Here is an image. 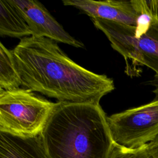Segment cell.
<instances>
[{"label": "cell", "mask_w": 158, "mask_h": 158, "mask_svg": "<svg viewBox=\"0 0 158 158\" xmlns=\"http://www.w3.org/2000/svg\"><path fill=\"white\" fill-rule=\"evenodd\" d=\"M12 51L22 86L58 102L99 104L115 89L112 78L80 66L51 39L25 37Z\"/></svg>", "instance_id": "6da1fadb"}, {"label": "cell", "mask_w": 158, "mask_h": 158, "mask_svg": "<svg viewBox=\"0 0 158 158\" xmlns=\"http://www.w3.org/2000/svg\"><path fill=\"white\" fill-rule=\"evenodd\" d=\"M41 135L50 158H110L115 144L94 103L57 102Z\"/></svg>", "instance_id": "7a4b0ae2"}, {"label": "cell", "mask_w": 158, "mask_h": 158, "mask_svg": "<svg viewBox=\"0 0 158 158\" xmlns=\"http://www.w3.org/2000/svg\"><path fill=\"white\" fill-rule=\"evenodd\" d=\"M57 106L28 89H0V131L40 135Z\"/></svg>", "instance_id": "3957f363"}, {"label": "cell", "mask_w": 158, "mask_h": 158, "mask_svg": "<svg viewBox=\"0 0 158 158\" xmlns=\"http://www.w3.org/2000/svg\"><path fill=\"white\" fill-rule=\"evenodd\" d=\"M94 25L107 38L114 49L127 64L128 75L138 74V67L146 66L158 73V41L146 36L136 37L135 26L99 19H91Z\"/></svg>", "instance_id": "277c9868"}, {"label": "cell", "mask_w": 158, "mask_h": 158, "mask_svg": "<svg viewBox=\"0 0 158 158\" xmlns=\"http://www.w3.org/2000/svg\"><path fill=\"white\" fill-rule=\"evenodd\" d=\"M107 122L115 144L131 149L149 144L158 136V98L114 114Z\"/></svg>", "instance_id": "5b68a950"}, {"label": "cell", "mask_w": 158, "mask_h": 158, "mask_svg": "<svg viewBox=\"0 0 158 158\" xmlns=\"http://www.w3.org/2000/svg\"><path fill=\"white\" fill-rule=\"evenodd\" d=\"M9 1L26 21L31 36L47 38L75 48H84L83 43L66 31L40 2L36 0Z\"/></svg>", "instance_id": "8992f818"}, {"label": "cell", "mask_w": 158, "mask_h": 158, "mask_svg": "<svg viewBox=\"0 0 158 158\" xmlns=\"http://www.w3.org/2000/svg\"><path fill=\"white\" fill-rule=\"evenodd\" d=\"M66 6H72L89 16L128 25L135 26L137 14L131 1L64 0Z\"/></svg>", "instance_id": "52a82bcc"}, {"label": "cell", "mask_w": 158, "mask_h": 158, "mask_svg": "<svg viewBox=\"0 0 158 158\" xmlns=\"http://www.w3.org/2000/svg\"><path fill=\"white\" fill-rule=\"evenodd\" d=\"M0 158H50L41 133L22 136L0 131Z\"/></svg>", "instance_id": "ba28073f"}, {"label": "cell", "mask_w": 158, "mask_h": 158, "mask_svg": "<svg viewBox=\"0 0 158 158\" xmlns=\"http://www.w3.org/2000/svg\"><path fill=\"white\" fill-rule=\"evenodd\" d=\"M137 14L135 35L158 41V0H131Z\"/></svg>", "instance_id": "9c48e42d"}, {"label": "cell", "mask_w": 158, "mask_h": 158, "mask_svg": "<svg viewBox=\"0 0 158 158\" xmlns=\"http://www.w3.org/2000/svg\"><path fill=\"white\" fill-rule=\"evenodd\" d=\"M0 35L19 38L31 36L26 21L9 0H0Z\"/></svg>", "instance_id": "30bf717a"}, {"label": "cell", "mask_w": 158, "mask_h": 158, "mask_svg": "<svg viewBox=\"0 0 158 158\" xmlns=\"http://www.w3.org/2000/svg\"><path fill=\"white\" fill-rule=\"evenodd\" d=\"M22 84L16 67L12 50L0 43V89L12 90L19 88Z\"/></svg>", "instance_id": "8fae6325"}, {"label": "cell", "mask_w": 158, "mask_h": 158, "mask_svg": "<svg viewBox=\"0 0 158 158\" xmlns=\"http://www.w3.org/2000/svg\"><path fill=\"white\" fill-rule=\"evenodd\" d=\"M110 158H158V151L149 144L131 149L115 144Z\"/></svg>", "instance_id": "7c38bea8"}, {"label": "cell", "mask_w": 158, "mask_h": 158, "mask_svg": "<svg viewBox=\"0 0 158 158\" xmlns=\"http://www.w3.org/2000/svg\"><path fill=\"white\" fill-rule=\"evenodd\" d=\"M146 84L154 88L152 92L156 94V98H158V73H156L153 78L146 82Z\"/></svg>", "instance_id": "4fadbf2b"}, {"label": "cell", "mask_w": 158, "mask_h": 158, "mask_svg": "<svg viewBox=\"0 0 158 158\" xmlns=\"http://www.w3.org/2000/svg\"><path fill=\"white\" fill-rule=\"evenodd\" d=\"M149 145L152 147H156L158 146V136L151 143H149Z\"/></svg>", "instance_id": "5bb4252c"}, {"label": "cell", "mask_w": 158, "mask_h": 158, "mask_svg": "<svg viewBox=\"0 0 158 158\" xmlns=\"http://www.w3.org/2000/svg\"><path fill=\"white\" fill-rule=\"evenodd\" d=\"M156 148H157V151H158V146H156Z\"/></svg>", "instance_id": "9a60e30c"}]
</instances>
